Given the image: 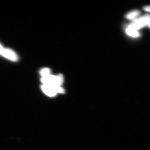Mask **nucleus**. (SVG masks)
Here are the masks:
<instances>
[{"instance_id":"f257e3e1","label":"nucleus","mask_w":150,"mask_h":150,"mask_svg":"<svg viewBox=\"0 0 150 150\" xmlns=\"http://www.w3.org/2000/svg\"><path fill=\"white\" fill-rule=\"evenodd\" d=\"M41 82L45 85L61 86L64 82V77L62 74L57 76L50 75L41 79Z\"/></svg>"},{"instance_id":"f03ea898","label":"nucleus","mask_w":150,"mask_h":150,"mask_svg":"<svg viewBox=\"0 0 150 150\" xmlns=\"http://www.w3.org/2000/svg\"><path fill=\"white\" fill-rule=\"evenodd\" d=\"M150 22V15L146 14L139 18L135 19L131 24L128 25L132 29L138 30L146 26H148Z\"/></svg>"},{"instance_id":"7ed1b4c3","label":"nucleus","mask_w":150,"mask_h":150,"mask_svg":"<svg viewBox=\"0 0 150 150\" xmlns=\"http://www.w3.org/2000/svg\"><path fill=\"white\" fill-rule=\"evenodd\" d=\"M41 88L43 93L48 96L54 97L56 96L57 93H64V90L61 86L43 85Z\"/></svg>"},{"instance_id":"20e7f679","label":"nucleus","mask_w":150,"mask_h":150,"mask_svg":"<svg viewBox=\"0 0 150 150\" xmlns=\"http://www.w3.org/2000/svg\"><path fill=\"white\" fill-rule=\"evenodd\" d=\"M1 55L6 59L13 62L18 61V57L15 52L10 48H4Z\"/></svg>"},{"instance_id":"39448f33","label":"nucleus","mask_w":150,"mask_h":150,"mask_svg":"<svg viewBox=\"0 0 150 150\" xmlns=\"http://www.w3.org/2000/svg\"><path fill=\"white\" fill-rule=\"evenodd\" d=\"M126 33L131 37L136 38L140 36L139 32L138 30L132 29L128 26L126 28Z\"/></svg>"},{"instance_id":"423d86ee","label":"nucleus","mask_w":150,"mask_h":150,"mask_svg":"<svg viewBox=\"0 0 150 150\" xmlns=\"http://www.w3.org/2000/svg\"><path fill=\"white\" fill-rule=\"evenodd\" d=\"M140 14V11L138 10L132 11L126 15V18L129 20L134 19L139 16Z\"/></svg>"},{"instance_id":"0eeeda50","label":"nucleus","mask_w":150,"mask_h":150,"mask_svg":"<svg viewBox=\"0 0 150 150\" xmlns=\"http://www.w3.org/2000/svg\"><path fill=\"white\" fill-rule=\"evenodd\" d=\"M40 74L42 78L46 77L51 75V70L49 68H43L40 71Z\"/></svg>"},{"instance_id":"6e6552de","label":"nucleus","mask_w":150,"mask_h":150,"mask_svg":"<svg viewBox=\"0 0 150 150\" xmlns=\"http://www.w3.org/2000/svg\"><path fill=\"white\" fill-rule=\"evenodd\" d=\"M143 9L145 11L148 12H150V5L146 6L144 7Z\"/></svg>"},{"instance_id":"1a4fd4ad","label":"nucleus","mask_w":150,"mask_h":150,"mask_svg":"<svg viewBox=\"0 0 150 150\" xmlns=\"http://www.w3.org/2000/svg\"><path fill=\"white\" fill-rule=\"evenodd\" d=\"M4 49V47H3L2 45L0 43V54H1Z\"/></svg>"},{"instance_id":"9d476101","label":"nucleus","mask_w":150,"mask_h":150,"mask_svg":"<svg viewBox=\"0 0 150 150\" xmlns=\"http://www.w3.org/2000/svg\"><path fill=\"white\" fill-rule=\"evenodd\" d=\"M148 26H149V28H150V22L149 23V25H148Z\"/></svg>"}]
</instances>
